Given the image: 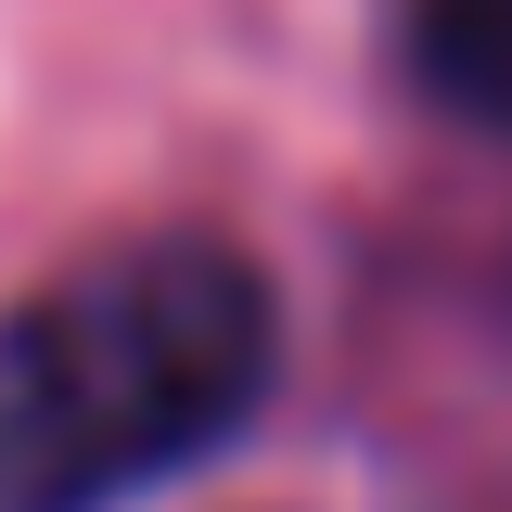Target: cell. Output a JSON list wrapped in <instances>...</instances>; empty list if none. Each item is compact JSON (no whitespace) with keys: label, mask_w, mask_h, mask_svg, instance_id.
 <instances>
[{"label":"cell","mask_w":512,"mask_h":512,"mask_svg":"<svg viewBox=\"0 0 512 512\" xmlns=\"http://www.w3.org/2000/svg\"><path fill=\"white\" fill-rule=\"evenodd\" d=\"M282 372V308L231 244H128L0 308V512H116L231 448Z\"/></svg>","instance_id":"6da1fadb"},{"label":"cell","mask_w":512,"mask_h":512,"mask_svg":"<svg viewBox=\"0 0 512 512\" xmlns=\"http://www.w3.org/2000/svg\"><path fill=\"white\" fill-rule=\"evenodd\" d=\"M397 52H410V90L436 116L512 141V0H410Z\"/></svg>","instance_id":"7a4b0ae2"}]
</instances>
